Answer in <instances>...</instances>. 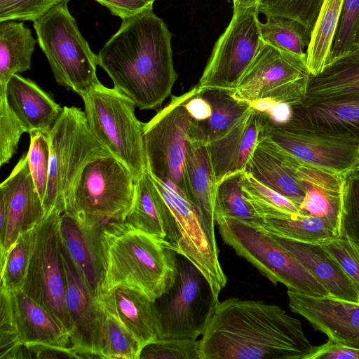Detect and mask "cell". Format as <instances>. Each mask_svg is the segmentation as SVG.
Here are the masks:
<instances>
[{
    "instance_id": "obj_30",
    "label": "cell",
    "mask_w": 359,
    "mask_h": 359,
    "mask_svg": "<svg viewBox=\"0 0 359 359\" xmlns=\"http://www.w3.org/2000/svg\"><path fill=\"white\" fill-rule=\"evenodd\" d=\"M36 43L24 22L0 21V95L13 75L30 69Z\"/></svg>"
},
{
    "instance_id": "obj_36",
    "label": "cell",
    "mask_w": 359,
    "mask_h": 359,
    "mask_svg": "<svg viewBox=\"0 0 359 359\" xmlns=\"http://www.w3.org/2000/svg\"><path fill=\"white\" fill-rule=\"evenodd\" d=\"M104 309L103 358L140 359L142 347L113 306L100 297Z\"/></svg>"
},
{
    "instance_id": "obj_20",
    "label": "cell",
    "mask_w": 359,
    "mask_h": 359,
    "mask_svg": "<svg viewBox=\"0 0 359 359\" xmlns=\"http://www.w3.org/2000/svg\"><path fill=\"white\" fill-rule=\"evenodd\" d=\"M184 177V192L196 208L213 250L219 254L215 233L217 180L208 145L189 141Z\"/></svg>"
},
{
    "instance_id": "obj_41",
    "label": "cell",
    "mask_w": 359,
    "mask_h": 359,
    "mask_svg": "<svg viewBox=\"0 0 359 359\" xmlns=\"http://www.w3.org/2000/svg\"><path fill=\"white\" fill-rule=\"evenodd\" d=\"M341 234L359 246V168L344 175Z\"/></svg>"
},
{
    "instance_id": "obj_1",
    "label": "cell",
    "mask_w": 359,
    "mask_h": 359,
    "mask_svg": "<svg viewBox=\"0 0 359 359\" xmlns=\"http://www.w3.org/2000/svg\"><path fill=\"white\" fill-rule=\"evenodd\" d=\"M199 341L200 359H309L316 348L279 306L237 297L217 302Z\"/></svg>"
},
{
    "instance_id": "obj_19",
    "label": "cell",
    "mask_w": 359,
    "mask_h": 359,
    "mask_svg": "<svg viewBox=\"0 0 359 359\" xmlns=\"http://www.w3.org/2000/svg\"><path fill=\"white\" fill-rule=\"evenodd\" d=\"M294 170L306 189L299 205L300 213L323 219L340 236L344 175L334 173L299 160Z\"/></svg>"
},
{
    "instance_id": "obj_28",
    "label": "cell",
    "mask_w": 359,
    "mask_h": 359,
    "mask_svg": "<svg viewBox=\"0 0 359 359\" xmlns=\"http://www.w3.org/2000/svg\"><path fill=\"white\" fill-rule=\"evenodd\" d=\"M252 205L262 218L260 229L271 236L316 244L326 243L339 236L327 222L318 217Z\"/></svg>"
},
{
    "instance_id": "obj_33",
    "label": "cell",
    "mask_w": 359,
    "mask_h": 359,
    "mask_svg": "<svg viewBox=\"0 0 359 359\" xmlns=\"http://www.w3.org/2000/svg\"><path fill=\"white\" fill-rule=\"evenodd\" d=\"M344 0H323L306 50V66L314 76L332 60V48Z\"/></svg>"
},
{
    "instance_id": "obj_56",
    "label": "cell",
    "mask_w": 359,
    "mask_h": 359,
    "mask_svg": "<svg viewBox=\"0 0 359 359\" xmlns=\"http://www.w3.org/2000/svg\"><path fill=\"white\" fill-rule=\"evenodd\" d=\"M359 168V167H358Z\"/></svg>"
},
{
    "instance_id": "obj_37",
    "label": "cell",
    "mask_w": 359,
    "mask_h": 359,
    "mask_svg": "<svg viewBox=\"0 0 359 359\" xmlns=\"http://www.w3.org/2000/svg\"><path fill=\"white\" fill-rule=\"evenodd\" d=\"M36 227L19 236L1 266V285L11 291L21 289L24 284L35 244Z\"/></svg>"
},
{
    "instance_id": "obj_9",
    "label": "cell",
    "mask_w": 359,
    "mask_h": 359,
    "mask_svg": "<svg viewBox=\"0 0 359 359\" xmlns=\"http://www.w3.org/2000/svg\"><path fill=\"white\" fill-rule=\"evenodd\" d=\"M224 242L274 285L315 297L330 296L309 271L260 228L228 218L216 219Z\"/></svg>"
},
{
    "instance_id": "obj_39",
    "label": "cell",
    "mask_w": 359,
    "mask_h": 359,
    "mask_svg": "<svg viewBox=\"0 0 359 359\" xmlns=\"http://www.w3.org/2000/svg\"><path fill=\"white\" fill-rule=\"evenodd\" d=\"M323 0H262L259 12L292 18L312 32Z\"/></svg>"
},
{
    "instance_id": "obj_6",
    "label": "cell",
    "mask_w": 359,
    "mask_h": 359,
    "mask_svg": "<svg viewBox=\"0 0 359 359\" xmlns=\"http://www.w3.org/2000/svg\"><path fill=\"white\" fill-rule=\"evenodd\" d=\"M108 154L110 152L91 133L85 112L76 107H64L50 132L48 179L43 201L45 214L55 208L66 212L83 168L93 158Z\"/></svg>"
},
{
    "instance_id": "obj_50",
    "label": "cell",
    "mask_w": 359,
    "mask_h": 359,
    "mask_svg": "<svg viewBox=\"0 0 359 359\" xmlns=\"http://www.w3.org/2000/svg\"><path fill=\"white\" fill-rule=\"evenodd\" d=\"M309 359H359V348L344 346L331 340L316 346Z\"/></svg>"
},
{
    "instance_id": "obj_18",
    "label": "cell",
    "mask_w": 359,
    "mask_h": 359,
    "mask_svg": "<svg viewBox=\"0 0 359 359\" xmlns=\"http://www.w3.org/2000/svg\"><path fill=\"white\" fill-rule=\"evenodd\" d=\"M288 123L359 145V96L302 102Z\"/></svg>"
},
{
    "instance_id": "obj_47",
    "label": "cell",
    "mask_w": 359,
    "mask_h": 359,
    "mask_svg": "<svg viewBox=\"0 0 359 359\" xmlns=\"http://www.w3.org/2000/svg\"><path fill=\"white\" fill-rule=\"evenodd\" d=\"M322 245L359 290V246L342 234Z\"/></svg>"
},
{
    "instance_id": "obj_21",
    "label": "cell",
    "mask_w": 359,
    "mask_h": 359,
    "mask_svg": "<svg viewBox=\"0 0 359 359\" xmlns=\"http://www.w3.org/2000/svg\"><path fill=\"white\" fill-rule=\"evenodd\" d=\"M292 162L293 158L290 154L261 135L245 170L299 208L306 189L295 175Z\"/></svg>"
},
{
    "instance_id": "obj_23",
    "label": "cell",
    "mask_w": 359,
    "mask_h": 359,
    "mask_svg": "<svg viewBox=\"0 0 359 359\" xmlns=\"http://www.w3.org/2000/svg\"><path fill=\"white\" fill-rule=\"evenodd\" d=\"M264 122L263 115L252 108L227 134L208 144L217 182L226 175L245 170Z\"/></svg>"
},
{
    "instance_id": "obj_12",
    "label": "cell",
    "mask_w": 359,
    "mask_h": 359,
    "mask_svg": "<svg viewBox=\"0 0 359 359\" xmlns=\"http://www.w3.org/2000/svg\"><path fill=\"white\" fill-rule=\"evenodd\" d=\"M63 212L53 208L36 227L35 244L21 290L46 309L70 334L60 250Z\"/></svg>"
},
{
    "instance_id": "obj_40",
    "label": "cell",
    "mask_w": 359,
    "mask_h": 359,
    "mask_svg": "<svg viewBox=\"0 0 359 359\" xmlns=\"http://www.w3.org/2000/svg\"><path fill=\"white\" fill-rule=\"evenodd\" d=\"M29 134L30 144L27 153L28 165L35 187L43 201L48 179L50 133L34 130Z\"/></svg>"
},
{
    "instance_id": "obj_4",
    "label": "cell",
    "mask_w": 359,
    "mask_h": 359,
    "mask_svg": "<svg viewBox=\"0 0 359 359\" xmlns=\"http://www.w3.org/2000/svg\"><path fill=\"white\" fill-rule=\"evenodd\" d=\"M135 183L130 170L111 154L95 157L80 172L64 212L90 232L123 222L134 201Z\"/></svg>"
},
{
    "instance_id": "obj_3",
    "label": "cell",
    "mask_w": 359,
    "mask_h": 359,
    "mask_svg": "<svg viewBox=\"0 0 359 359\" xmlns=\"http://www.w3.org/2000/svg\"><path fill=\"white\" fill-rule=\"evenodd\" d=\"M91 233L101 271V295L126 287L154 301L170 288L176 252L166 241L125 222H111Z\"/></svg>"
},
{
    "instance_id": "obj_25",
    "label": "cell",
    "mask_w": 359,
    "mask_h": 359,
    "mask_svg": "<svg viewBox=\"0 0 359 359\" xmlns=\"http://www.w3.org/2000/svg\"><path fill=\"white\" fill-rule=\"evenodd\" d=\"M11 293L22 345L71 348L68 331L46 309L21 289L11 291Z\"/></svg>"
},
{
    "instance_id": "obj_14",
    "label": "cell",
    "mask_w": 359,
    "mask_h": 359,
    "mask_svg": "<svg viewBox=\"0 0 359 359\" xmlns=\"http://www.w3.org/2000/svg\"><path fill=\"white\" fill-rule=\"evenodd\" d=\"M263 116L262 135L299 161L339 175L359 167V145L292 123L274 124Z\"/></svg>"
},
{
    "instance_id": "obj_7",
    "label": "cell",
    "mask_w": 359,
    "mask_h": 359,
    "mask_svg": "<svg viewBox=\"0 0 359 359\" xmlns=\"http://www.w3.org/2000/svg\"><path fill=\"white\" fill-rule=\"evenodd\" d=\"M66 0L33 23L39 47L57 83L79 94L100 82L97 55L82 36Z\"/></svg>"
},
{
    "instance_id": "obj_43",
    "label": "cell",
    "mask_w": 359,
    "mask_h": 359,
    "mask_svg": "<svg viewBox=\"0 0 359 359\" xmlns=\"http://www.w3.org/2000/svg\"><path fill=\"white\" fill-rule=\"evenodd\" d=\"M140 358L200 359V341L197 339H158L142 348Z\"/></svg>"
},
{
    "instance_id": "obj_46",
    "label": "cell",
    "mask_w": 359,
    "mask_h": 359,
    "mask_svg": "<svg viewBox=\"0 0 359 359\" xmlns=\"http://www.w3.org/2000/svg\"><path fill=\"white\" fill-rule=\"evenodd\" d=\"M359 20V0H344L340 21L332 48V59L355 49Z\"/></svg>"
},
{
    "instance_id": "obj_53",
    "label": "cell",
    "mask_w": 359,
    "mask_h": 359,
    "mask_svg": "<svg viewBox=\"0 0 359 359\" xmlns=\"http://www.w3.org/2000/svg\"><path fill=\"white\" fill-rule=\"evenodd\" d=\"M262 0H233V10L258 7Z\"/></svg>"
},
{
    "instance_id": "obj_42",
    "label": "cell",
    "mask_w": 359,
    "mask_h": 359,
    "mask_svg": "<svg viewBox=\"0 0 359 359\" xmlns=\"http://www.w3.org/2000/svg\"><path fill=\"white\" fill-rule=\"evenodd\" d=\"M243 189L245 198L252 205L272 208L290 214H301L298 206L293 202L264 185L245 170Z\"/></svg>"
},
{
    "instance_id": "obj_2",
    "label": "cell",
    "mask_w": 359,
    "mask_h": 359,
    "mask_svg": "<svg viewBox=\"0 0 359 359\" xmlns=\"http://www.w3.org/2000/svg\"><path fill=\"white\" fill-rule=\"evenodd\" d=\"M171 38L163 20L149 8L122 20L97 54L114 87L141 110L160 107L171 94L177 79Z\"/></svg>"
},
{
    "instance_id": "obj_32",
    "label": "cell",
    "mask_w": 359,
    "mask_h": 359,
    "mask_svg": "<svg viewBox=\"0 0 359 359\" xmlns=\"http://www.w3.org/2000/svg\"><path fill=\"white\" fill-rule=\"evenodd\" d=\"M123 222L166 241L162 198L147 169L136 181L134 201Z\"/></svg>"
},
{
    "instance_id": "obj_31",
    "label": "cell",
    "mask_w": 359,
    "mask_h": 359,
    "mask_svg": "<svg viewBox=\"0 0 359 359\" xmlns=\"http://www.w3.org/2000/svg\"><path fill=\"white\" fill-rule=\"evenodd\" d=\"M60 234L64 245L89 290L100 298L101 271L93 233L84 229L72 217L63 212L60 221Z\"/></svg>"
},
{
    "instance_id": "obj_45",
    "label": "cell",
    "mask_w": 359,
    "mask_h": 359,
    "mask_svg": "<svg viewBox=\"0 0 359 359\" xmlns=\"http://www.w3.org/2000/svg\"><path fill=\"white\" fill-rule=\"evenodd\" d=\"M64 1L66 0H0V21L34 22Z\"/></svg>"
},
{
    "instance_id": "obj_51",
    "label": "cell",
    "mask_w": 359,
    "mask_h": 359,
    "mask_svg": "<svg viewBox=\"0 0 359 359\" xmlns=\"http://www.w3.org/2000/svg\"><path fill=\"white\" fill-rule=\"evenodd\" d=\"M30 358H79L72 348H60L46 345L26 346Z\"/></svg>"
},
{
    "instance_id": "obj_44",
    "label": "cell",
    "mask_w": 359,
    "mask_h": 359,
    "mask_svg": "<svg viewBox=\"0 0 359 359\" xmlns=\"http://www.w3.org/2000/svg\"><path fill=\"white\" fill-rule=\"evenodd\" d=\"M25 133L22 125L8 107L5 95H0V165L8 163L15 154Z\"/></svg>"
},
{
    "instance_id": "obj_15",
    "label": "cell",
    "mask_w": 359,
    "mask_h": 359,
    "mask_svg": "<svg viewBox=\"0 0 359 359\" xmlns=\"http://www.w3.org/2000/svg\"><path fill=\"white\" fill-rule=\"evenodd\" d=\"M60 254L72 324L71 348L79 358H103L104 309L100 299L89 290L62 241Z\"/></svg>"
},
{
    "instance_id": "obj_48",
    "label": "cell",
    "mask_w": 359,
    "mask_h": 359,
    "mask_svg": "<svg viewBox=\"0 0 359 359\" xmlns=\"http://www.w3.org/2000/svg\"><path fill=\"white\" fill-rule=\"evenodd\" d=\"M250 107L264 115L266 118L274 124H285L292 117V105L270 100H261L251 103Z\"/></svg>"
},
{
    "instance_id": "obj_24",
    "label": "cell",
    "mask_w": 359,
    "mask_h": 359,
    "mask_svg": "<svg viewBox=\"0 0 359 359\" xmlns=\"http://www.w3.org/2000/svg\"><path fill=\"white\" fill-rule=\"evenodd\" d=\"M271 236L309 271L330 296L359 302V290L322 244Z\"/></svg>"
},
{
    "instance_id": "obj_8",
    "label": "cell",
    "mask_w": 359,
    "mask_h": 359,
    "mask_svg": "<svg viewBox=\"0 0 359 359\" xmlns=\"http://www.w3.org/2000/svg\"><path fill=\"white\" fill-rule=\"evenodd\" d=\"M219 299L198 268L176 253V274L170 288L152 301L158 339H197L208 325Z\"/></svg>"
},
{
    "instance_id": "obj_35",
    "label": "cell",
    "mask_w": 359,
    "mask_h": 359,
    "mask_svg": "<svg viewBox=\"0 0 359 359\" xmlns=\"http://www.w3.org/2000/svg\"><path fill=\"white\" fill-rule=\"evenodd\" d=\"M259 30L264 43L306 61L311 31L300 22L281 16H268L264 22H259Z\"/></svg>"
},
{
    "instance_id": "obj_34",
    "label": "cell",
    "mask_w": 359,
    "mask_h": 359,
    "mask_svg": "<svg viewBox=\"0 0 359 359\" xmlns=\"http://www.w3.org/2000/svg\"><path fill=\"white\" fill-rule=\"evenodd\" d=\"M245 170L224 176L217 182L215 217L233 219L260 228L262 218L245 196L243 178Z\"/></svg>"
},
{
    "instance_id": "obj_11",
    "label": "cell",
    "mask_w": 359,
    "mask_h": 359,
    "mask_svg": "<svg viewBox=\"0 0 359 359\" xmlns=\"http://www.w3.org/2000/svg\"><path fill=\"white\" fill-rule=\"evenodd\" d=\"M198 85L180 95H172L168 104L143 124L147 171L168 180L184 191V165L191 116L185 104L201 93Z\"/></svg>"
},
{
    "instance_id": "obj_27",
    "label": "cell",
    "mask_w": 359,
    "mask_h": 359,
    "mask_svg": "<svg viewBox=\"0 0 359 359\" xmlns=\"http://www.w3.org/2000/svg\"><path fill=\"white\" fill-rule=\"evenodd\" d=\"M202 96L212 106L210 116L203 121L192 118L189 141L208 145L227 134L251 110L246 102L233 98L225 90H203Z\"/></svg>"
},
{
    "instance_id": "obj_10",
    "label": "cell",
    "mask_w": 359,
    "mask_h": 359,
    "mask_svg": "<svg viewBox=\"0 0 359 359\" xmlns=\"http://www.w3.org/2000/svg\"><path fill=\"white\" fill-rule=\"evenodd\" d=\"M310 76L305 60L263 42L230 94L249 104L270 100L297 105L305 98Z\"/></svg>"
},
{
    "instance_id": "obj_5",
    "label": "cell",
    "mask_w": 359,
    "mask_h": 359,
    "mask_svg": "<svg viewBox=\"0 0 359 359\" xmlns=\"http://www.w3.org/2000/svg\"><path fill=\"white\" fill-rule=\"evenodd\" d=\"M95 138L131 172L137 181L147 169L143 124L135 103L116 88L98 82L79 94Z\"/></svg>"
},
{
    "instance_id": "obj_55",
    "label": "cell",
    "mask_w": 359,
    "mask_h": 359,
    "mask_svg": "<svg viewBox=\"0 0 359 359\" xmlns=\"http://www.w3.org/2000/svg\"><path fill=\"white\" fill-rule=\"evenodd\" d=\"M146 1L153 4H154V2L156 0H146Z\"/></svg>"
},
{
    "instance_id": "obj_29",
    "label": "cell",
    "mask_w": 359,
    "mask_h": 359,
    "mask_svg": "<svg viewBox=\"0 0 359 359\" xmlns=\"http://www.w3.org/2000/svg\"><path fill=\"white\" fill-rule=\"evenodd\" d=\"M100 297L113 306L142 348L158 340L152 301L146 295L136 290L121 287L102 294Z\"/></svg>"
},
{
    "instance_id": "obj_26",
    "label": "cell",
    "mask_w": 359,
    "mask_h": 359,
    "mask_svg": "<svg viewBox=\"0 0 359 359\" xmlns=\"http://www.w3.org/2000/svg\"><path fill=\"white\" fill-rule=\"evenodd\" d=\"M359 96V46L334 57L316 75H311L303 102Z\"/></svg>"
},
{
    "instance_id": "obj_52",
    "label": "cell",
    "mask_w": 359,
    "mask_h": 359,
    "mask_svg": "<svg viewBox=\"0 0 359 359\" xmlns=\"http://www.w3.org/2000/svg\"><path fill=\"white\" fill-rule=\"evenodd\" d=\"M202 92L190 98L185 104V107L188 113L193 119L196 121L207 119L212 114V106L210 103L202 96Z\"/></svg>"
},
{
    "instance_id": "obj_38",
    "label": "cell",
    "mask_w": 359,
    "mask_h": 359,
    "mask_svg": "<svg viewBox=\"0 0 359 359\" xmlns=\"http://www.w3.org/2000/svg\"><path fill=\"white\" fill-rule=\"evenodd\" d=\"M0 359L22 358L24 346L18 336L12 293L4 285L0 290Z\"/></svg>"
},
{
    "instance_id": "obj_54",
    "label": "cell",
    "mask_w": 359,
    "mask_h": 359,
    "mask_svg": "<svg viewBox=\"0 0 359 359\" xmlns=\"http://www.w3.org/2000/svg\"><path fill=\"white\" fill-rule=\"evenodd\" d=\"M359 46V20L358 22L355 35V48Z\"/></svg>"
},
{
    "instance_id": "obj_13",
    "label": "cell",
    "mask_w": 359,
    "mask_h": 359,
    "mask_svg": "<svg viewBox=\"0 0 359 359\" xmlns=\"http://www.w3.org/2000/svg\"><path fill=\"white\" fill-rule=\"evenodd\" d=\"M259 8L233 10L229 26L215 44L199 80L203 90L233 91L263 43Z\"/></svg>"
},
{
    "instance_id": "obj_16",
    "label": "cell",
    "mask_w": 359,
    "mask_h": 359,
    "mask_svg": "<svg viewBox=\"0 0 359 359\" xmlns=\"http://www.w3.org/2000/svg\"><path fill=\"white\" fill-rule=\"evenodd\" d=\"M7 200L6 228L0 233L1 266L19 236L35 228L44 218L43 201L29 170L27 155L22 156L9 176L0 185Z\"/></svg>"
},
{
    "instance_id": "obj_22",
    "label": "cell",
    "mask_w": 359,
    "mask_h": 359,
    "mask_svg": "<svg viewBox=\"0 0 359 359\" xmlns=\"http://www.w3.org/2000/svg\"><path fill=\"white\" fill-rule=\"evenodd\" d=\"M5 96L7 104L26 133H50L61 115V107L34 81L18 74L9 79Z\"/></svg>"
},
{
    "instance_id": "obj_17",
    "label": "cell",
    "mask_w": 359,
    "mask_h": 359,
    "mask_svg": "<svg viewBox=\"0 0 359 359\" xmlns=\"http://www.w3.org/2000/svg\"><path fill=\"white\" fill-rule=\"evenodd\" d=\"M290 310L326 334L329 340L359 348V302L315 297L287 290Z\"/></svg>"
},
{
    "instance_id": "obj_49",
    "label": "cell",
    "mask_w": 359,
    "mask_h": 359,
    "mask_svg": "<svg viewBox=\"0 0 359 359\" xmlns=\"http://www.w3.org/2000/svg\"><path fill=\"white\" fill-rule=\"evenodd\" d=\"M107 8L111 13L125 20L144 11L153 8V4L146 0H95Z\"/></svg>"
}]
</instances>
